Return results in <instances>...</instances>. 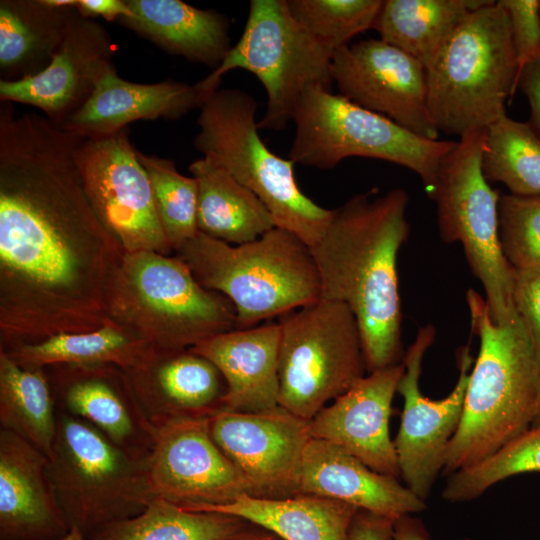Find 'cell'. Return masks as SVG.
I'll use <instances>...</instances> for the list:
<instances>
[{
    "instance_id": "1",
    "label": "cell",
    "mask_w": 540,
    "mask_h": 540,
    "mask_svg": "<svg viewBox=\"0 0 540 540\" xmlns=\"http://www.w3.org/2000/svg\"><path fill=\"white\" fill-rule=\"evenodd\" d=\"M80 137L44 114L0 106V349L106 320L124 251L85 192Z\"/></svg>"
},
{
    "instance_id": "2",
    "label": "cell",
    "mask_w": 540,
    "mask_h": 540,
    "mask_svg": "<svg viewBox=\"0 0 540 540\" xmlns=\"http://www.w3.org/2000/svg\"><path fill=\"white\" fill-rule=\"evenodd\" d=\"M407 192L354 195L333 209L310 248L321 299L346 304L358 323L368 373L403 361L397 257L409 235Z\"/></svg>"
},
{
    "instance_id": "3",
    "label": "cell",
    "mask_w": 540,
    "mask_h": 540,
    "mask_svg": "<svg viewBox=\"0 0 540 540\" xmlns=\"http://www.w3.org/2000/svg\"><path fill=\"white\" fill-rule=\"evenodd\" d=\"M471 329L480 339L459 426L444 475L472 466L528 430L540 410V365L521 319L498 325L476 291L466 293Z\"/></svg>"
},
{
    "instance_id": "4",
    "label": "cell",
    "mask_w": 540,
    "mask_h": 540,
    "mask_svg": "<svg viewBox=\"0 0 540 540\" xmlns=\"http://www.w3.org/2000/svg\"><path fill=\"white\" fill-rule=\"evenodd\" d=\"M174 255L204 288L230 300L235 308L236 329L255 327L321 298L319 275L309 246L278 227L239 245L198 231Z\"/></svg>"
},
{
    "instance_id": "5",
    "label": "cell",
    "mask_w": 540,
    "mask_h": 540,
    "mask_svg": "<svg viewBox=\"0 0 540 540\" xmlns=\"http://www.w3.org/2000/svg\"><path fill=\"white\" fill-rule=\"evenodd\" d=\"M106 317L156 349H190L236 329L230 300L204 288L177 256L124 252L105 292Z\"/></svg>"
},
{
    "instance_id": "6",
    "label": "cell",
    "mask_w": 540,
    "mask_h": 540,
    "mask_svg": "<svg viewBox=\"0 0 540 540\" xmlns=\"http://www.w3.org/2000/svg\"><path fill=\"white\" fill-rule=\"evenodd\" d=\"M427 73V105L439 133L485 130L506 114L517 90L518 64L506 10L499 0L472 11Z\"/></svg>"
},
{
    "instance_id": "7",
    "label": "cell",
    "mask_w": 540,
    "mask_h": 540,
    "mask_svg": "<svg viewBox=\"0 0 540 540\" xmlns=\"http://www.w3.org/2000/svg\"><path fill=\"white\" fill-rule=\"evenodd\" d=\"M199 110L195 149L252 191L269 210L276 227L313 247L325 233L333 210L305 195L296 182L295 164L263 142L255 99L240 89L219 88Z\"/></svg>"
},
{
    "instance_id": "8",
    "label": "cell",
    "mask_w": 540,
    "mask_h": 540,
    "mask_svg": "<svg viewBox=\"0 0 540 540\" xmlns=\"http://www.w3.org/2000/svg\"><path fill=\"white\" fill-rule=\"evenodd\" d=\"M292 121L288 159L294 164L332 169L350 157L384 160L416 173L430 197L440 164L457 142L419 136L322 86L304 92Z\"/></svg>"
},
{
    "instance_id": "9",
    "label": "cell",
    "mask_w": 540,
    "mask_h": 540,
    "mask_svg": "<svg viewBox=\"0 0 540 540\" xmlns=\"http://www.w3.org/2000/svg\"><path fill=\"white\" fill-rule=\"evenodd\" d=\"M148 455L123 449L93 425L57 408L49 472L69 525L84 534L145 509L156 498Z\"/></svg>"
},
{
    "instance_id": "10",
    "label": "cell",
    "mask_w": 540,
    "mask_h": 540,
    "mask_svg": "<svg viewBox=\"0 0 540 540\" xmlns=\"http://www.w3.org/2000/svg\"><path fill=\"white\" fill-rule=\"evenodd\" d=\"M485 131L459 137L440 164L431 198L436 203L440 237L462 245L469 268L485 292L491 318L507 325L520 319L513 303L515 271L500 243L501 194L482 172Z\"/></svg>"
},
{
    "instance_id": "11",
    "label": "cell",
    "mask_w": 540,
    "mask_h": 540,
    "mask_svg": "<svg viewBox=\"0 0 540 540\" xmlns=\"http://www.w3.org/2000/svg\"><path fill=\"white\" fill-rule=\"evenodd\" d=\"M332 55L292 16L287 0H252L240 39L219 67L197 84L208 99L227 72L243 69L254 74L267 95L258 128L282 130L308 88L331 90Z\"/></svg>"
},
{
    "instance_id": "12",
    "label": "cell",
    "mask_w": 540,
    "mask_h": 540,
    "mask_svg": "<svg viewBox=\"0 0 540 540\" xmlns=\"http://www.w3.org/2000/svg\"><path fill=\"white\" fill-rule=\"evenodd\" d=\"M279 405L311 420L368 373L350 308L319 299L281 316Z\"/></svg>"
},
{
    "instance_id": "13",
    "label": "cell",
    "mask_w": 540,
    "mask_h": 540,
    "mask_svg": "<svg viewBox=\"0 0 540 540\" xmlns=\"http://www.w3.org/2000/svg\"><path fill=\"white\" fill-rule=\"evenodd\" d=\"M81 138L76 161L88 199L106 230L124 252L173 255L158 217L151 184L129 137Z\"/></svg>"
},
{
    "instance_id": "14",
    "label": "cell",
    "mask_w": 540,
    "mask_h": 540,
    "mask_svg": "<svg viewBox=\"0 0 540 540\" xmlns=\"http://www.w3.org/2000/svg\"><path fill=\"white\" fill-rule=\"evenodd\" d=\"M435 334L433 325L421 327L404 354V373L397 388L404 404L400 427L393 440L400 477L424 501L443 472L448 445L461 420L474 364L469 345L464 346L458 356L459 377L452 391L438 400L424 396L419 379L425 353L433 344Z\"/></svg>"
},
{
    "instance_id": "15",
    "label": "cell",
    "mask_w": 540,
    "mask_h": 540,
    "mask_svg": "<svg viewBox=\"0 0 540 540\" xmlns=\"http://www.w3.org/2000/svg\"><path fill=\"white\" fill-rule=\"evenodd\" d=\"M210 419H181L157 428L148 455L156 498L196 511L254 496L249 481L214 442Z\"/></svg>"
},
{
    "instance_id": "16",
    "label": "cell",
    "mask_w": 540,
    "mask_h": 540,
    "mask_svg": "<svg viewBox=\"0 0 540 540\" xmlns=\"http://www.w3.org/2000/svg\"><path fill=\"white\" fill-rule=\"evenodd\" d=\"M331 75L339 94L413 133L437 140L427 105L424 66L381 39L347 44L332 55Z\"/></svg>"
},
{
    "instance_id": "17",
    "label": "cell",
    "mask_w": 540,
    "mask_h": 540,
    "mask_svg": "<svg viewBox=\"0 0 540 540\" xmlns=\"http://www.w3.org/2000/svg\"><path fill=\"white\" fill-rule=\"evenodd\" d=\"M210 433L251 484L254 497L282 499L299 494L309 421L282 406L255 412L223 410L210 419Z\"/></svg>"
},
{
    "instance_id": "18",
    "label": "cell",
    "mask_w": 540,
    "mask_h": 540,
    "mask_svg": "<svg viewBox=\"0 0 540 540\" xmlns=\"http://www.w3.org/2000/svg\"><path fill=\"white\" fill-rule=\"evenodd\" d=\"M115 52L108 31L77 10L49 65L32 77L0 80V99L36 107L63 126L87 102L105 74L115 68Z\"/></svg>"
},
{
    "instance_id": "19",
    "label": "cell",
    "mask_w": 540,
    "mask_h": 540,
    "mask_svg": "<svg viewBox=\"0 0 540 540\" xmlns=\"http://www.w3.org/2000/svg\"><path fill=\"white\" fill-rule=\"evenodd\" d=\"M45 369L58 409L93 425L123 449L149 454L157 427L143 411L122 368L95 364Z\"/></svg>"
},
{
    "instance_id": "20",
    "label": "cell",
    "mask_w": 540,
    "mask_h": 540,
    "mask_svg": "<svg viewBox=\"0 0 540 540\" xmlns=\"http://www.w3.org/2000/svg\"><path fill=\"white\" fill-rule=\"evenodd\" d=\"M404 368L401 362L367 373L309 420L311 437L342 447L378 473L399 478L389 420Z\"/></svg>"
},
{
    "instance_id": "21",
    "label": "cell",
    "mask_w": 540,
    "mask_h": 540,
    "mask_svg": "<svg viewBox=\"0 0 540 540\" xmlns=\"http://www.w3.org/2000/svg\"><path fill=\"white\" fill-rule=\"evenodd\" d=\"M150 422L212 418L223 411L225 380L218 368L191 349L152 348L123 369Z\"/></svg>"
},
{
    "instance_id": "22",
    "label": "cell",
    "mask_w": 540,
    "mask_h": 540,
    "mask_svg": "<svg viewBox=\"0 0 540 540\" xmlns=\"http://www.w3.org/2000/svg\"><path fill=\"white\" fill-rule=\"evenodd\" d=\"M69 529L50 476L47 455L1 428V537L4 540H58Z\"/></svg>"
},
{
    "instance_id": "23",
    "label": "cell",
    "mask_w": 540,
    "mask_h": 540,
    "mask_svg": "<svg viewBox=\"0 0 540 540\" xmlns=\"http://www.w3.org/2000/svg\"><path fill=\"white\" fill-rule=\"evenodd\" d=\"M398 479L372 470L332 442L311 438L303 455L299 494L334 499L393 520L424 511L425 501Z\"/></svg>"
},
{
    "instance_id": "24",
    "label": "cell",
    "mask_w": 540,
    "mask_h": 540,
    "mask_svg": "<svg viewBox=\"0 0 540 540\" xmlns=\"http://www.w3.org/2000/svg\"><path fill=\"white\" fill-rule=\"evenodd\" d=\"M207 98L197 83L175 80L136 83L111 69L87 102L61 127L86 139L114 134L137 120L179 119Z\"/></svg>"
},
{
    "instance_id": "25",
    "label": "cell",
    "mask_w": 540,
    "mask_h": 540,
    "mask_svg": "<svg viewBox=\"0 0 540 540\" xmlns=\"http://www.w3.org/2000/svg\"><path fill=\"white\" fill-rule=\"evenodd\" d=\"M279 323L234 329L190 348L210 360L226 383L223 410L255 413L279 405Z\"/></svg>"
},
{
    "instance_id": "26",
    "label": "cell",
    "mask_w": 540,
    "mask_h": 540,
    "mask_svg": "<svg viewBox=\"0 0 540 540\" xmlns=\"http://www.w3.org/2000/svg\"><path fill=\"white\" fill-rule=\"evenodd\" d=\"M130 15L118 22L166 52L214 71L231 49L229 20L180 0H126Z\"/></svg>"
},
{
    "instance_id": "27",
    "label": "cell",
    "mask_w": 540,
    "mask_h": 540,
    "mask_svg": "<svg viewBox=\"0 0 540 540\" xmlns=\"http://www.w3.org/2000/svg\"><path fill=\"white\" fill-rule=\"evenodd\" d=\"M188 169L197 182L199 232L239 245L254 241L276 227L262 201L212 159L203 156Z\"/></svg>"
},
{
    "instance_id": "28",
    "label": "cell",
    "mask_w": 540,
    "mask_h": 540,
    "mask_svg": "<svg viewBox=\"0 0 540 540\" xmlns=\"http://www.w3.org/2000/svg\"><path fill=\"white\" fill-rule=\"evenodd\" d=\"M76 13V7H51L43 0H1L0 80L17 81L43 71Z\"/></svg>"
},
{
    "instance_id": "29",
    "label": "cell",
    "mask_w": 540,
    "mask_h": 540,
    "mask_svg": "<svg viewBox=\"0 0 540 540\" xmlns=\"http://www.w3.org/2000/svg\"><path fill=\"white\" fill-rule=\"evenodd\" d=\"M353 505L312 494L274 499L242 495L233 502L200 508L239 517L283 540H349Z\"/></svg>"
},
{
    "instance_id": "30",
    "label": "cell",
    "mask_w": 540,
    "mask_h": 540,
    "mask_svg": "<svg viewBox=\"0 0 540 540\" xmlns=\"http://www.w3.org/2000/svg\"><path fill=\"white\" fill-rule=\"evenodd\" d=\"M491 0H385L372 26L427 70L455 29Z\"/></svg>"
},
{
    "instance_id": "31",
    "label": "cell",
    "mask_w": 540,
    "mask_h": 540,
    "mask_svg": "<svg viewBox=\"0 0 540 540\" xmlns=\"http://www.w3.org/2000/svg\"><path fill=\"white\" fill-rule=\"evenodd\" d=\"M153 347L109 318L91 331L62 333L37 342L15 344L4 350L28 369L56 365L113 364L122 369L135 365Z\"/></svg>"
},
{
    "instance_id": "32",
    "label": "cell",
    "mask_w": 540,
    "mask_h": 540,
    "mask_svg": "<svg viewBox=\"0 0 540 540\" xmlns=\"http://www.w3.org/2000/svg\"><path fill=\"white\" fill-rule=\"evenodd\" d=\"M0 424L50 456L57 433V407L47 371L23 368L1 349Z\"/></svg>"
},
{
    "instance_id": "33",
    "label": "cell",
    "mask_w": 540,
    "mask_h": 540,
    "mask_svg": "<svg viewBox=\"0 0 540 540\" xmlns=\"http://www.w3.org/2000/svg\"><path fill=\"white\" fill-rule=\"evenodd\" d=\"M248 523L236 516L191 511L155 498L140 513L100 528L92 540H223Z\"/></svg>"
},
{
    "instance_id": "34",
    "label": "cell",
    "mask_w": 540,
    "mask_h": 540,
    "mask_svg": "<svg viewBox=\"0 0 540 540\" xmlns=\"http://www.w3.org/2000/svg\"><path fill=\"white\" fill-rule=\"evenodd\" d=\"M482 172L513 195H540V136L531 124L504 114L487 127Z\"/></svg>"
},
{
    "instance_id": "35",
    "label": "cell",
    "mask_w": 540,
    "mask_h": 540,
    "mask_svg": "<svg viewBox=\"0 0 540 540\" xmlns=\"http://www.w3.org/2000/svg\"><path fill=\"white\" fill-rule=\"evenodd\" d=\"M540 472V425L532 426L484 460L450 474L442 498L451 503L480 497L509 477Z\"/></svg>"
},
{
    "instance_id": "36",
    "label": "cell",
    "mask_w": 540,
    "mask_h": 540,
    "mask_svg": "<svg viewBox=\"0 0 540 540\" xmlns=\"http://www.w3.org/2000/svg\"><path fill=\"white\" fill-rule=\"evenodd\" d=\"M138 158L149 177L158 217L175 252L198 232L197 182L181 174L173 160L139 150Z\"/></svg>"
},
{
    "instance_id": "37",
    "label": "cell",
    "mask_w": 540,
    "mask_h": 540,
    "mask_svg": "<svg viewBox=\"0 0 540 540\" xmlns=\"http://www.w3.org/2000/svg\"><path fill=\"white\" fill-rule=\"evenodd\" d=\"M292 16L334 53L355 35L372 28L382 0H287Z\"/></svg>"
},
{
    "instance_id": "38",
    "label": "cell",
    "mask_w": 540,
    "mask_h": 540,
    "mask_svg": "<svg viewBox=\"0 0 540 540\" xmlns=\"http://www.w3.org/2000/svg\"><path fill=\"white\" fill-rule=\"evenodd\" d=\"M499 237L514 271L540 269V195H500Z\"/></svg>"
},
{
    "instance_id": "39",
    "label": "cell",
    "mask_w": 540,
    "mask_h": 540,
    "mask_svg": "<svg viewBox=\"0 0 540 540\" xmlns=\"http://www.w3.org/2000/svg\"><path fill=\"white\" fill-rule=\"evenodd\" d=\"M499 1L509 19L519 74L524 66L540 58V0Z\"/></svg>"
},
{
    "instance_id": "40",
    "label": "cell",
    "mask_w": 540,
    "mask_h": 540,
    "mask_svg": "<svg viewBox=\"0 0 540 540\" xmlns=\"http://www.w3.org/2000/svg\"><path fill=\"white\" fill-rule=\"evenodd\" d=\"M513 303L532 340L540 365V269L515 271Z\"/></svg>"
},
{
    "instance_id": "41",
    "label": "cell",
    "mask_w": 540,
    "mask_h": 540,
    "mask_svg": "<svg viewBox=\"0 0 540 540\" xmlns=\"http://www.w3.org/2000/svg\"><path fill=\"white\" fill-rule=\"evenodd\" d=\"M394 521L359 509L350 526L349 540H389Z\"/></svg>"
},
{
    "instance_id": "42",
    "label": "cell",
    "mask_w": 540,
    "mask_h": 540,
    "mask_svg": "<svg viewBox=\"0 0 540 540\" xmlns=\"http://www.w3.org/2000/svg\"><path fill=\"white\" fill-rule=\"evenodd\" d=\"M527 97L531 110V126L540 136V58L522 68L517 78V89Z\"/></svg>"
},
{
    "instance_id": "43",
    "label": "cell",
    "mask_w": 540,
    "mask_h": 540,
    "mask_svg": "<svg viewBox=\"0 0 540 540\" xmlns=\"http://www.w3.org/2000/svg\"><path fill=\"white\" fill-rule=\"evenodd\" d=\"M76 9L84 17H101L107 21H118L130 15L126 0H77Z\"/></svg>"
},
{
    "instance_id": "44",
    "label": "cell",
    "mask_w": 540,
    "mask_h": 540,
    "mask_svg": "<svg viewBox=\"0 0 540 540\" xmlns=\"http://www.w3.org/2000/svg\"><path fill=\"white\" fill-rule=\"evenodd\" d=\"M389 540H431V537L424 523L413 514H408L394 521Z\"/></svg>"
},
{
    "instance_id": "45",
    "label": "cell",
    "mask_w": 540,
    "mask_h": 540,
    "mask_svg": "<svg viewBox=\"0 0 540 540\" xmlns=\"http://www.w3.org/2000/svg\"><path fill=\"white\" fill-rule=\"evenodd\" d=\"M223 540H283L272 531L259 525L248 523L238 532Z\"/></svg>"
},
{
    "instance_id": "46",
    "label": "cell",
    "mask_w": 540,
    "mask_h": 540,
    "mask_svg": "<svg viewBox=\"0 0 540 540\" xmlns=\"http://www.w3.org/2000/svg\"><path fill=\"white\" fill-rule=\"evenodd\" d=\"M58 540H84V534L78 527L70 526L69 531Z\"/></svg>"
},
{
    "instance_id": "47",
    "label": "cell",
    "mask_w": 540,
    "mask_h": 540,
    "mask_svg": "<svg viewBox=\"0 0 540 540\" xmlns=\"http://www.w3.org/2000/svg\"><path fill=\"white\" fill-rule=\"evenodd\" d=\"M47 5L51 7H76L77 0H43Z\"/></svg>"
},
{
    "instance_id": "48",
    "label": "cell",
    "mask_w": 540,
    "mask_h": 540,
    "mask_svg": "<svg viewBox=\"0 0 540 540\" xmlns=\"http://www.w3.org/2000/svg\"><path fill=\"white\" fill-rule=\"evenodd\" d=\"M538 425H540V410L532 426H538Z\"/></svg>"
}]
</instances>
